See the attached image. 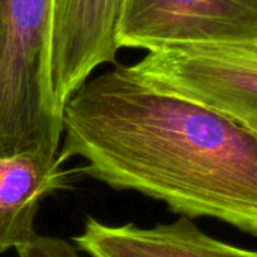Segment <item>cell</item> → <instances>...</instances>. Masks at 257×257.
<instances>
[{"label":"cell","mask_w":257,"mask_h":257,"mask_svg":"<svg viewBox=\"0 0 257 257\" xmlns=\"http://www.w3.org/2000/svg\"><path fill=\"white\" fill-rule=\"evenodd\" d=\"M17 253L18 257H81L71 242L56 236L39 235L18 247Z\"/></svg>","instance_id":"ba28073f"},{"label":"cell","mask_w":257,"mask_h":257,"mask_svg":"<svg viewBox=\"0 0 257 257\" xmlns=\"http://www.w3.org/2000/svg\"><path fill=\"white\" fill-rule=\"evenodd\" d=\"M120 66L157 92L257 133V39L169 44Z\"/></svg>","instance_id":"7a4b0ae2"},{"label":"cell","mask_w":257,"mask_h":257,"mask_svg":"<svg viewBox=\"0 0 257 257\" xmlns=\"http://www.w3.org/2000/svg\"><path fill=\"white\" fill-rule=\"evenodd\" d=\"M125 0H51L44 51L48 107L62 122L71 95L93 71L116 63V26Z\"/></svg>","instance_id":"277c9868"},{"label":"cell","mask_w":257,"mask_h":257,"mask_svg":"<svg viewBox=\"0 0 257 257\" xmlns=\"http://www.w3.org/2000/svg\"><path fill=\"white\" fill-rule=\"evenodd\" d=\"M72 242L90 257H257L256 251L211 238L184 215L152 229L107 226L89 217Z\"/></svg>","instance_id":"8992f818"},{"label":"cell","mask_w":257,"mask_h":257,"mask_svg":"<svg viewBox=\"0 0 257 257\" xmlns=\"http://www.w3.org/2000/svg\"><path fill=\"white\" fill-rule=\"evenodd\" d=\"M227 39H257V0H125L116 26L119 50Z\"/></svg>","instance_id":"5b68a950"},{"label":"cell","mask_w":257,"mask_h":257,"mask_svg":"<svg viewBox=\"0 0 257 257\" xmlns=\"http://www.w3.org/2000/svg\"><path fill=\"white\" fill-rule=\"evenodd\" d=\"M62 137L60 163L81 157L80 172L114 190L257 235V133L142 84L120 63L71 95Z\"/></svg>","instance_id":"6da1fadb"},{"label":"cell","mask_w":257,"mask_h":257,"mask_svg":"<svg viewBox=\"0 0 257 257\" xmlns=\"http://www.w3.org/2000/svg\"><path fill=\"white\" fill-rule=\"evenodd\" d=\"M59 152L36 149L0 157V254L32 241L41 202L65 185Z\"/></svg>","instance_id":"52a82bcc"},{"label":"cell","mask_w":257,"mask_h":257,"mask_svg":"<svg viewBox=\"0 0 257 257\" xmlns=\"http://www.w3.org/2000/svg\"><path fill=\"white\" fill-rule=\"evenodd\" d=\"M51 0H0V157L59 152L62 122L47 101L44 51Z\"/></svg>","instance_id":"3957f363"}]
</instances>
